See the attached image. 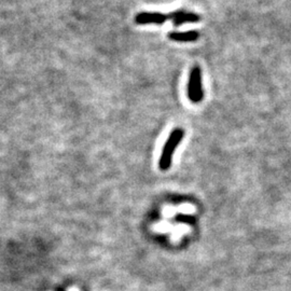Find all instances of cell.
I'll return each instance as SVG.
<instances>
[{"instance_id":"cell-1","label":"cell","mask_w":291,"mask_h":291,"mask_svg":"<svg viewBox=\"0 0 291 291\" xmlns=\"http://www.w3.org/2000/svg\"><path fill=\"white\" fill-rule=\"evenodd\" d=\"M185 136V131L182 129H175L172 134L169 135L166 144L164 145V148L161 154V159L159 162L160 168L162 170H166L169 168L170 163H172V157L175 152L176 148L178 147L181 139Z\"/></svg>"},{"instance_id":"cell-2","label":"cell","mask_w":291,"mask_h":291,"mask_svg":"<svg viewBox=\"0 0 291 291\" xmlns=\"http://www.w3.org/2000/svg\"><path fill=\"white\" fill-rule=\"evenodd\" d=\"M188 97L194 104H199L203 100L204 92L202 84V71L199 66L192 67L190 72L188 83Z\"/></svg>"},{"instance_id":"cell-3","label":"cell","mask_w":291,"mask_h":291,"mask_svg":"<svg viewBox=\"0 0 291 291\" xmlns=\"http://www.w3.org/2000/svg\"><path fill=\"white\" fill-rule=\"evenodd\" d=\"M169 20L168 14L161 13V12H142L136 15L135 22L138 25H148V24H155L162 25L166 21Z\"/></svg>"},{"instance_id":"cell-4","label":"cell","mask_w":291,"mask_h":291,"mask_svg":"<svg viewBox=\"0 0 291 291\" xmlns=\"http://www.w3.org/2000/svg\"><path fill=\"white\" fill-rule=\"evenodd\" d=\"M169 20L173 21L175 26H180L186 23H195L200 21V16L193 12H189L187 10H177L168 14Z\"/></svg>"},{"instance_id":"cell-5","label":"cell","mask_w":291,"mask_h":291,"mask_svg":"<svg viewBox=\"0 0 291 291\" xmlns=\"http://www.w3.org/2000/svg\"><path fill=\"white\" fill-rule=\"evenodd\" d=\"M168 37L170 40L176 42H192L198 40L199 33L195 30L185 31V33H170Z\"/></svg>"}]
</instances>
